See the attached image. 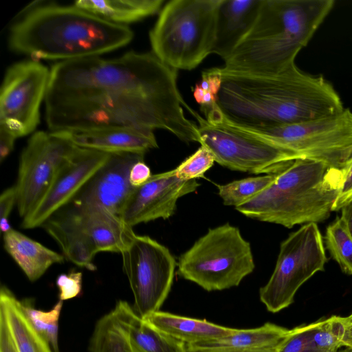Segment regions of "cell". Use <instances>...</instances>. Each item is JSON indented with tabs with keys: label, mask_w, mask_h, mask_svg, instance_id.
Returning a JSON list of instances; mask_svg holds the SVG:
<instances>
[{
	"label": "cell",
	"mask_w": 352,
	"mask_h": 352,
	"mask_svg": "<svg viewBox=\"0 0 352 352\" xmlns=\"http://www.w3.org/2000/svg\"><path fill=\"white\" fill-rule=\"evenodd\" d=\"M45 104L52 132L129 126L201 142L197 124L184 113L192 109L179 90L177 70L152 52L58 61L50 69Z\"/></svg>",
	"instance_id": "obj_1"
},
{
	"label": "cell",
	"mask_w": 352,
	"mask_h": 352,
	"mask_svg": "<svg viewBox=\"0 0 352 352\" xmlns=\"http://www.w3.org/2000/svg\"><path fill=\"white\" fill-rule=\"evenodd\" d=\"M217 69L221 85L217 104L227 119L241 126L268 128L300 123L344 109L328 80L301 71L296 63L275 73Z\"/></svg>",
	"instance_id": "obj_2"
},
{
	"label": "cell",
	"mask_w": 352,
	"mask_h": 352,
	"mask_svg": "<svg viewBox=\"0 0 352 352\" xmlns=\"http://www.w3.org/2000/svg\"><path fill=\"white\" fill-rule=\"evenodd\" d=\"M133 38L127 26L107 21L73 6L32 3L10 29L13 52L38 60L60 61L99 56Z\"/></svg>",
	"instance_id": "obj_3"
},
{
	"label": "cell",
	"mask_w": 352,
	"mask_h": 352,
	"mask_svg": "<svg viewBox=\"0 0 352 352\" xmlns=\"http://www.w3.org/2000/svg\"><path fill=\"white\" fill-rule=\"evenodd\" d=\"M333 0H262L256 17L223 68L275 73L293 64L332 10Z\"/></svg>",
	"instance_id": "obj_4"
},
{
	"label": "cell",
	"mask_w": 352,
	"mask_h": 352,
	"mask_svg": "<svg viewBox=\"0 0 352 352\" xmlns=\"http://www.w3.org/2000/svg\"><path fill=\"white\" fill-rule=\"evenodd\" d=\"M344 181L343 169L296 159L275 180L235 209L247 217L292 228L329 217Z\"/></svg>",
	"instance_id": "obj_5"
},
{
	"label": "cell",
	"mask_w": 352,
	"mask_h": 352,
	"mask_svg": "<svg viewBox=\"0 0 352 352\" xmlns=\"http://www.w3.org/2000/svg\"><path fill=\"white\" fill-rule=\"evenodd\" d=\"M221 0H172L149 32L152 53L170 67L191 70L212 54Z\"/></svg>",
	"instance_id": "obj_6"
},
{
	"label": "cell",
	"mask_w": 352,
	"mask_h": 352,
	"mask_svg": "<svg viewBox=\"0 0 352 352\" xmlns=\"http://www.w3.org/2000/svg\"><path fill=\"white\" fill-rule=\"evenodd\" d=\"M205 118L193 109L200 144L212 153L215 162L232 170L274 174L299 159L293 153L260 138L227 119L217 102L201 106Z\"/></svg>",
	"instance_id": "obj_7"
},
{
	"label": "cell",
	"mask_w": 352,
	"mask_h": 352,
	"mask_svg": "<svg viewBox=\"0 0 352 352\" xmlns=\"http://www.w3.org/2000/svg\"><path fill=\"white\" fill-rule=\"evenodd\" d=\"M55 241L68 261L90 271L102 252L122 253L135 234L120 216L104 208H60L41 226Z\"/></svg>",
	"instance_id": "obj_8"
},
{
	"label": "cell",
	"mask_w": 352,
	"mask_h": 352,
	"mask_svg": "<svg viewBox=\"0 0 352 352\" xmlns=\"http://www.w3.org/2000/svg\"><path fill=\"white\" fill-rule=\"evenodd\" d=\"M177 274L208 292L238 286L255 267L250 243L226 223L210 228L184 253Z\"/></svg>",
	"instance_id": "obj_9"
},
{
	"label": "cell",
	"mask_w": 352,
	"mask_h": 352,
	"mask_svg": "<svg viewBox=\"0 0 352 352\" xmlns=\"http://www.w3.org/2000/svg\"><path fill=\"white\" fill-rule=\"evenodd\" d=\"M241 126L299 159L321 162L330 168L344 169L352 158V111L348 108L300 123L268 128Z\"/></svg>",
	"instance_id": "obj_10"
},
{
	"label": "cell",
	"mask_w": 352,
	"mask_h": 352,
	"mask_svg": "<svg viewBox=\"0 0 352 352\" xmlns=\"http://www.w3.org/2000/svg\"><path fill=\"white\" fill-rule=\"evenodd\" d=\"M327 261L318 225L304 224L281 243L274 270L260 289L261 301L272 313L287 308L300 286L316 272L324 270Z\"/></svg>",
	"instance_id": "obj_11"
},
{
	"label": "cell",
	"mask_w": 352,
	"mask_h": 352,
	"mask_svg": "<svg viewBox=\"0 0 352 352\" xmlns=\"http://www.w3.org/2000/svg\"><path fill=\"white\" fill-rule=\"evenodd\" d=\"M121 254L134 297L133 309L144 319L163 305L177 264L166 246L146 235L135 234Z\"/></svg>",
	"instance_id": "obj_12"
},
{
	"label": "cell",
	"mask_w": 352,
	"mask_h": 352,
	"mask_svg": "<svg viewBox=\"0 0 352 352\" xmlns=\"http://www.w3.org/2000/svg\"><path fill=\"white\" fill-rule=\"evenodd\" d=\"M50 78V70L38 60L29 59L10 66L0 91V126L17 138L34 132Z\"/></svg>",
	"instance_id": "obj_13"
},
{
	"label": "cell",
	"mask_w": 352,
	"mask_h": 352,
	"mask_svg": "<svg viewBox=\"0 0 352 352\" xmlns=\"http://www.w3.org/2000/svg\"><path fill=\"white\" fill-rule=\"evenodd\" d=\"M75 145L53 132L36 131L20 157L14 186L18 213L23 219L39 205Z\"/></svg>",
	"instance_id": "obj_14"
},
{
	"label": "cell",
	"mask_w": 352,
	"mask_h": 352,
	"mask_svg": "<svg viewBox=\"0 0 352 352\" xmlns=\"http://www.w3.org/2000/svg\"><path fill=\"white\" fill-rule=\"evenodd\" d=\"M144 155L112 153L106 162L61 208L70 210L104 208L120 216L135 188L129 182L133 165Z\"/></svg>",
	"instance_id": "obj_15"
},
{
	"label": "cell",
	"mask_w": 352,
	"mask_h": 352,
	"mask_svg": "<svg viewBox=\"0 0 352 352\" xmlns=\"http://www.w3.org/2000/svg\"><path fill=\"white\" fill-rule=\"evenodd\" d=\"M110 153L75 145L60 166L53 183L36 209L22 219L21 226L33 229L67 203L108 160Z\"/></svg>",
	"instance_id": "obj_16"
},
{
	"label": "cell",
	"mask_w": 352,
	"mask_h": 352,
	"mask_svg": "<svg viewBox=\"0 0 352 352\" xmlns=\"http://www.w3.org/2000/svg\"><path fill=\"white\" fill-rule=\"evenodd\" d=\"M199 185L197 180L179 179L174 169L152 175L144 184L133 189L120 217L132 228L157 219H167L174 214L177 200L196 191Z\"/></svg>",
	"instance_id": "obj_17"
},
{
	"label": "cell",
	"mask_w": 352,
	"mask_h": 352,
	"mask_svg": "<svg viewBox=\"0 0 352 352\" xmlns=\"http://www.w3.org/2000/svg\"><path fill=\"white\" fill-rule=\"evenodd\" d=\"M53 133L77 146L110 154L144 155L158 147L153 131L135 127L107 126Z\"/></svg>",
	"instance_id": "obj_18"
},
{
	"label": "cell",
	"mask_w": 352,
	"mask_h": 352,
	"mask_svg": "<svg viewBox=\"0 0 352 352\" xmlns=\"http://www.w3.org/2000/svg\"><path fill=\"white\" fill-rule=\"evenodd\" d=\"M131 352H186V344L162 332L142 318L126 301L111 311Z\"/></svg>",
	"instance_id": "obj_19"
},
{
	"label": "cell",
	"mask_w": 352,
	"mask_h": 352,
	"mask_svg": "<svg viewBox=\"0 0 352 352\" xmlns=\"http://www.w3.org/2000/svg\"><path fill=\"white\" fill-rule=\"evenodd\" d=\"M262 0H221L212 54L225 61L252 25Z\"/></svg>",
	"instance_id": "obj_20"
},
{
	"label": "cell",
	"mask_w": 352,
	"mask_h": 352,
	"mask_svg": "<svg viewBox=\"0 0 352 352\" xmlns=\"http://www.w3.org/2000/svg\"><path fill=\"white\" fill-rule=\"evenodd\" d=\"M3 247L32 282L39 279L54 264L63 263L65 256L12 228L3 234Z\"/></svg>",
	"instance_id": "obj_21"
},
{
	"label": "cell",
	"mask_w": 352,
	"mask_h": 352,
	"mask_svg": "<svg viewBox=\"0 0 352 352\" xmlns=\"http://www.w3.org/2000/svg\"><path fill=\"white\" fill-rule=\"evenodd\" d=\"M289 329L267 322L261 327L238 329L230 335L204 342L186 344V348L217 351H248L276 347L286 338Z\"/></svg>",
	"instance_id": "obj_22"
},
{
	"label": "cell",
	"mask_w": 352,
	"mask_h": 352,
	"mask_svg": "<svg viewBox=\"0 0 352 352\" xmlns=\"http://www.w3.org/2000/svg\"><path fill=\"white\" fill-rule=\"evenodd\" d=\"M162 332L190 344L224 337L236 329L226 327L206 320L181 316L169 312L157 311L144 318Z\"/></svg>",
	"instance_id": "obj_23"
},
{
	"label": "cell",
	"mask_w": 352,
	"mask_h": 352,
	"mask_svg": "<svg viewBox=\"0 0 352 352\" xmlns=\"http://www.w3.org/2000/svg\"><path fill=\"white\" fill-rule=\"evenodd\" d=\"M0 311L5 317L18 352H54L32 326L21 300L4 285L0 289Z\"/></svg>",
	"instance_id": "obj_24"
},
{
	"label": "cell",
	"mask_w": 352,
	"mask_h": 352,
	"mask_svg": "<svg viewBox=\"0 0 352 352\" xmlns=\"http://www.w3.org/2000/svg\"><path fill=\"white\" fill-rule=\"evenodd\" d=\"M163 0H78L74 5L107 21L126 26L160 12Z\"/></svg>",
	"instance_id": "obj_25"
},
{
	"label": "cell",
	"mask_w": 352,
	"mask_h": 352,
	"mask_svg": "<svg viewBox=\"0 0 352 352\" xmlns=\"http://www.w3.org/2000/svg\"><path fill=\"white\" fill-rule=\"evenodd\" d=\"M89 350V352H131L112 311L96 324Z\"/></svg>",
	"instance_id": "obj_26"
},
{
	"label": "cell",
	"mask_w": 352,
	"mask_h": 352,
	"mask_svg": "<svg viewBox=\"0 0 352 352\" xmlns=\"http://www.w3.org/2000/svg\"><path fill=\"white\" fill-rule=\"evenodd\" d=\"M277 173L248 177L226 184L217 185L218 194L225 206L236 208L252 199L270 186L275 180Z\"/></svg>",
	"instance_id": "obj_27"
},
{
	"label": "cell",
	"mask_w": 352,
	"mask_h": 352,
	"mask_svg": "<svg viewBox=\"0 0 352 352\" xmlns=\"http://www.w3.org/2000/svg\"><path fill=\"white\" fill-rule=\"evenodd\" d=\"M25 314L36 331L47 341L54 352H59L58 332L59 318L63 301L59 300L49 311L36 309L33 300L25 298L21 300Z\"/></svg>",
	"instance_id": "obj_28"
},
{
	"label": "cell",
	"mask_w": 352,
	"mask_h": 352,
	"mask_svg": "<svg viewBox=\"0 0 352 352\" xmlns=\"http://www.w3.org/2000/svg\"><path fill=\"white\" fill-rule=\"evenodd\" d=\"M310 324V342L314 352L340 351L344 332V317L333 316Z\"/></svg>",
	"instance_id": "obj_29"
},
{
	"label": "cell",
	"mask_w": 352,
	"mask_h": 352,
	"mask_svg": "<svg viewBox=\"0 0 352 352\" xmlns=\"http://www.w3.org/2000/svg\"><path fill=\"white\" fill-rule=\"evenodd\" d=\"M324 242L342 272L352 275V237L340 217L327 228Z\"/></svg>",
	"instance_id": "obj_30"
},
{
	"label": "cell",
	"mask_w": 352,
	"mask_h": 352,
	"mask_svg": "<svg viewBox=\"0 0 352 352\" xmlns=\"http://www.w3.org/2000/svg\"><path fill=\"white\" fill-rule=\"evenodd\" d=\"M215 162L212 153L206 146H201L174 169L175 176L183 181L196 180L204 177Z\"/></svg>",
	"instance_id": "obj_31"
},
{
	"label": "cell",
	"mask_w": 352,
	"mask_h": 352,
	"mask_svg": "<svg viewBox=\"0 0 352 352\" xmlns=\"http://www.w3.org/2000/svg\"><path fill=\"white\" fill-rule=\"evenodd\" d=\"M310 324L289 329L276 352H314L310 342Z\"/></svg>",
	"instance_id": "obj_32"
},
{
	"label": "cell",
	"mask_w": 352,
	"mask_h": 352,
	"mask_svg": "<svg viewBox=\"0 0 352 352\" xmlns=\"http://www.w3.org/2000/svg\"><path fill=\"white\" fill-rule=\"evenodd\" d=\"M59 300L64 301L80 296L82 288V273L70 272L60 274L56 280Z\"/></svg>",
	"instance_id": "obj_33"
},
{
	"label": "cell",
	"mask_w": 352,
	"mask_h": 352,
	"mask_svg": "<svg viewBox=\"0 0 352 352\" xmlns=\"http://www.w3.org/2000/svg\"><path fill=\"white\" fill-rule=\"evenodd\" d=\"M16 204V195L14 186L5 189L0 196V228L3 234L12 229L8 217Z\"/></svg>",
	"instance_id": "obj_34"
},
{
	"label": "cell",
	"mask_w": 352,
	"mask_h": 352,
	"mask_svg": "<svg viewBox=\"0 0 352 352\" xmlns=\"http://www.w3.org/2000/svg\"><path fill=\"white\" fill-rule=\"evenodd\" d=\"M344 170V181L340 192L334 201L332 212L338 211L352 201V158Z\"/></svg>",
	"instance_id": "obj_35"
},
{
	"label": "cell",
	"mask_w": 352,
	"mask_h": 352,
	"mask_svg": "<svg viewBox=\"0 0 352 352\" xmlns=\"http://www.w3.org/2000/svg\"><path fill=\"white\" fill-rule=\"evenodd\" d=\"M197 85L205 91L211 92L217 96L221 85V77L217 67L204 71L201 80Z\"/></svg>",
	"instance_id": "obj_36"
},
{
	"label": "cell",
	"mask_w": 352,
	"mask_h": 352,
	"mask_svg": "<svg viewBox=\"0 0 352 352\" xmlns=\"http://www.w3.org/2000/svg\"><path fill=\"white\" fill-rule=\"evenodd\" d=\"M151 175L148 166L144 160H140L131 167L129 173V182L133 187L136 188L144 184Z\"/></svg>",
	"instance_id": "obj_37"
},
{
	"label": "cell",
	"mask_w": 352,
	"mask_h": 352,
	"mask_svg": "<svg viewBox=\"0 0 352 352\" xmlns=\"http://www.w3.org/2000/svg\"><path fill=\"white\" fill-rule=\"evenodd\" d=\"M0 352H18L3 314L0 311Z\"/></svg>",
	"instance_id": "obj_38"
},
{
	"label": "cell",
	"mask_w": 352,
	"mask_h": 352,
	"mask_svg": "<svg viewBox=\"0 0 352 352\" xmlns=\"http://www.w3.org/2000/svg\"><path fill=\"white\" fill-rule=\"evenodd\" d=\"M17 138L9 130L0 126V162L4 160L12 151Z\"/></svg>",
	"instance_id": "obj_39"
},
{
	"label": "cell",
	"mask_w": 352,
	"mask_h": 352,
	"mask_svg": "<svg viewBox=\"0 0 352 352\" xmlns=\"http://www.w3.org/2000/svg\"><path fill=\"white\" fill-rule=\"evenodd\" d=\"M344 332L342 338V346L352 350V314L344 317Z\"/></svg>",
	"instance_id": "obj_40"
},
{
	"label": "cell",
	"mask_w": 352,
	"mask_h": 352,
	"mask_svg": "<svg viewBox=\"0 0 352 352\" xmlns=\"http://www.w3.org/2000/svg\"><path fill=\"white\" fill-rule=\"evenodd\" d=\"M341 219L352 237V201L341 208Z\"/></svg>",
	"instance_id": "obj_41"
},
{
	"label": "cell",
	"mask_w": 352,
	"mask_h": 352,
	"mask_svg": "<svg viewBox=\"0 0 352 352\" xmlns=\"http://www.w3.org/2000/svg\"><path fill=\"white\" fill-rule=\"evenodd\" d=\"M278 346H276V347L261 349V350L248 351H231V352H276ZM186 352H226V351H208V350L196 349H190V348L186 347Z\"/></svg>",
	"instance_id": "obj_42"
},
{
	"label": "cell",
	"mask_w": 352,
	"mask_h": 352,
	"mask_svg": "<svg viewBox=\"0 0 352 352\" xmlns=\"http://www.w3.org/2000/svg\"><path fill=\"white\" fill-rule=\"evenodd\" d=\"M338 352H352V350L345 348L344 349L340 350Z\"/></svg>",
	"instance_id": "obj_43"
}]
</instances>
